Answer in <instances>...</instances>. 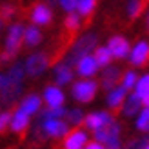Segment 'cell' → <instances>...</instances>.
Returning a JSON list of instances; mask_svg holds the SVG:
<instances>
[{"instance_id": "3", "label": "cell", "mask_w": 149, "mask_h": 149, "mask_svg": "<svg viewBox=\"0 0 149 149\" xmlns=\"http://www.w3.org/2000/svg\"><path fill=\"white\" fill-rule=\"evenodd\" d=\"M69 129V124L64 118H47V120H38L35 127V136L38 140H62Z\"/></svg>"}, {"instance_id": "25", "label": "cell", "mask_w": 149, "mask_h": 149, "mask_svg": "<svg viewBox=\"0 0 149 149\" xmlns=\"http://www.w3.org/2000/svg\"><path fill=\"white\" fill-rule=\"evenodd\" d=\"M93 56L96 58V62H98V65H100V69H104V68H107V65H111L115 60H113V55L109 53V49H107V46H96V49L93 51Z\"/></svg>"}, {"instance_id": "33", "label": "cell", "mask_w": 149, "mask_h": 149, "mask_svg": "<svg viewBox=\"0 0 149 149\" xmlns=\"http://www.w3.org/2000/svg\"><path fill=\"white\" fill-rule=\"evenodd\" d=\"M149 142V135H140L136 138H131L127 144L124 146V149H144V146Z\"/></svg>"}, {"instance_id": "12", "label": "cell", "mask_w": 149, "mask_h": 149, "mask_svg": "<svg viewBox=\"0 0 149 149\" xmlns=\"http://www.w3.org/2000/svg\"><path fill=\"white\" fill-rule=\"evenodd\" d=\"M74 74H78L80 78H95L96 74H100V65L96 62L93 55H86L74 64Z\"/></svg>"}, {"instance_id": "13", "label": "cell", "mask_w": 149, "mask_h": 149, "mask_svg": "<svg viewBox=\"0 0 149 149\" xmlns=\"http://www.w3.org/2000/svg\"><path fill=\"white\" fill-rule=\"evenodd\" d=\"M120 78H122V69L118 68L116 64H111L107 65V68L100 69V89H104V91H109V89L116 87L118 84H120Z\"/></svg>"}, {"instance_id": "31", "label": "cell", "mask_w": 149, "mask_h": 149, "mask_svg": "<svg viewBox=\"0 0 149 149\" xmlns=\"http://www.w3.org/2000/svg\"><path fill=\"white\" fill-rule=\"evenodd\" d=\"M65 111H68V107H46L38 113V120H47V118H64L65 116Z\"/></svg>"}, {"instance_id": "39", "label": "cell", "mask_w": 149, "mask_h": 149, "mask_svg": "<svg viewBox=\"0 0 149 149\" xmlns=\"http://www.w3.org/2000/svg\"><path fill=\"white\" fill-rule=\"evenodd\" d=\"M142 104H144V107H149V96H147V98H144V100H142Z\"/></svg>"}, {"instance_id": "41", "label": "cell", "mask_w": 149, "mask_h": 149, "mask_svg": "<svg viewBox=\"0 0 149 149\" xmlns=\"http://www.w3.org/2000/svg\"><path fill=\"white\" fill-rule=\"evenodd\" d=\"M2 27H4V22L0 20V33H2Z\"/></svg>"}, {"instance_id": "5", "label": "cell", "mask_w": 149, "mask_h": 149, "mask_svg": "<svg viewBox=\"0 0 149 149\" xmlns=\"http://www.w3.org/2000/svg\"><path fill=\"white\" fill-rule=\"evenodd\" d=\"M122 124L115 120L111 122L109 125H106V127H102L98 131L93 133V140H96V142L104 144L107 149H124V142H122Z\"/></svg>"}, {"instance_id": "40", "label": "cell", "mask_w": 149, "mask_h": 149, "mask_svg": "<svg viewBox=\"0 0 149 149\" xmlns=\"http://www.w3.org/2000/svg\"><path fill=\"white\" fill-rule=\"evenodd\" d=\"M47 4L51 6V4H56V0H47Z\"/></svg>"}, {"instance_id": "37", "label": "cell", "mask_w": 149, "mask_h": 149, "mask_svg": "<svg viewBox=\"0 0 149 149\" xmlns=\"http://www.w3.org/2000/svg\"><path fill=\"white\" fill-rule=\"evenodd\" d=\"M84 149H107L104 144H100V142H96V140H91V142H89Z\"/></svg>"}, {"instance_id": "24", "label": "cell", "mask_w": 149, "mask_h": 149, "mask_svg": "<svg viewBox=\"0 0 149 149\" xmlns=\"http://www.w3.org/2000/svg\"><path fill=\"white\" fill-rule=\"evenodd\" d=\"M125 13L129 20H136L140 15L146 13V0H127L125 4Z\"/></svg>"}, {"instance_id": "38", "label": "cell", "mask_w": 149, "mask_h": 149, "mask_svg": "<svg viewBox=\"0 0 149 149\" xmlns=\"http://www.w3.org/2000/svg\"><path fill=\"white\" fill-rule=\"evenodd\" d=\"M144 27H146V31L149 33V9L144 13Z\"/></svg>"}, {"instance_id": "26", "label": "cell", "mask_w": 149, "mask_h": 149, "mask_svg": "<svg viewBox=\"0 0 149 149\" xmlns=\"http://www.w3.org/2000/svg\"><path fill=\"white\" fill-rule=\"evenodd\" d=\"M131 93H135L140 100H144L149 96V73H142L138 74V80L135 84V89H133Z\"/></svg>"}, {"instance_id": "29", "label": "cell", "mask_w": 149, "mask_h": 149, "mask_svg": "<svg viewBox=\"0 0 149 149\" xmlns=\"http://www.w3.org/2000/svg\"><path fill=\"white\" fill-rule=\"evenodd\" d=\"M96 4H98V0H78L77 13L80 15L82 18H87V17H91V15L95 13Z\"/></svg>"}, {"instance_id": "30", "label": "cell", "mask_w": 149, "mask_h": 149, "mask_svg": "<svg viewBox=\"0 0 149 149\" xmlns=\"http://www.w3.org/2000/svg\"><path fill=\"white\" fill-rule=\"evenodd\" d=\"M64 27L68 29L69 33H77L78 29L82 27V17L74 11V13H68L64 18Z\"/></svg>"}, {"instance_id": "10", "label": "cell", "mask_w": 149, "mask_h": 149, "mask_svg": "<svg viewBox=\"0 0 149 149\" xmlns=\"http://www.w3.org/2000/svg\"><path fill=\"white\" fill-rule=\"evenodd\" d=\"M27 17H29V20H31L33 26H36V27H46V26H49L51 22H53V9H51L49 4L38 2V4L31 6Z\"/></svg>"}, {"instance_id": "27", "label": "cell", "mask_w": 149, "mask_h": 149, "mask_svg": "<svg viewBox=\"0 0 149 149\" xmlns=\"http://www.w3.org/2000/svg\"><path fill=\"white\" fill-rule=\"evenodd\" d=\"M7 78L13 84H24L26 78V69H24V62H13L9 71H7Z\"/></svg>"}, {"instance_id": "23", "label": "cell", "mask_w": 149, "mask_h": 149, "mask_svg": "<svg viewBox=\"0 0 149 149\" xmlns=\"http://www.w3.org/2000/svg\"><path fill=\"white\" fill-rule=\"evenodd\" d=\"M133 120H135L133 125L140 135H149V107H142Z\"/></svg>"}, {"instance_id": "15", "label": "cell", "mask_w": 149, "mask_h": 149, "mask_svg": "<svg viewBox=\"0 0 149 149\" xmlns=\"http://www.w3.org/2000/svg\"><path fill=\"white\" fill-rule=\"evenodd\" d=\"M42 102L46 104V107H64L65 106V93L62 87L55 84H49L44 87L42 91Z\"/></svg>"}, {"instance_id": "7", "label": "cell", "mask_w": 149, "mask_h": 149, "mask_svg": "<svg viewBox=\"0 0 149 149\" xmlns=\"http://www.w3.org/2000/svg\"><path fill=\"white\" fill-rule=\"evenodd\" d=\"M116 118L113 115V111L109 109H96V111H91V113H86V118H84V125L82 127H86L87 131H98L102 127H106L109 125L111 122H115Z\"/></svg>"}, {"instance_id": "20", "label": "cell", "mask_w": 149, "mask_h": 149, "mask_svg": "<svg viewBox=\"0 0 149 149\" xmlns=\"http://www.w3.org/2000/svg\"><path fill=\"white\" fill-rule=\"evenodd\" d=\"M22 91H24V84H13L11 82V84L0 93V102L7 107H11L18 102V98L22 96Z\"/></svg>"}, {"instance_id": "6", "label": "cell", "mask_w": 149, "mask_h": 149, "mask_svg": "<svg viewBox=\"0 0 149 149\" xmlns=\"http://www.w3.org/2000/svg\"><path fill=\"white\" fill-rule=\"evenodd\" d=\"M51 68V56L44 51H36V53H31L26 62H24V69H26V77L31 78H38L44 73Z\"/></svg>"}, {"instance_id": "32", "label": "cell", "mask_w": 149, "mask_h": 149, "mask_svg": "<svg viewBox=\"0 0 149 149\" xmlns=\"http://www.w3.org/2000/svg\"><path fill=\"white\" fill-rule=\"evenodd\" d=\"M15 15H17V6L11 2H4L0 4V20L2 22H9Z\"/></svg>"}, {"instance_id": "36", "label": "cell", "mask_w": 149, "mask_h": 149, "mask_svg": "<svg viewBox=\"0 0 149 149\" xmlns=\"http://www.w3.org/2000/svg\"><path fill=\"white\" fill-rule=\"evenodd\" d=\"M9 84L11 82H9V78H7V73H0V93H2Z\"/></svg>"}, {"instance_id": "18", "label": "cell", "mask_w": 149, "mask_h": 149, "mask_svg": "<svg viewBox=\"0 0 149 149\" xmlns=\"http://www.w3.org/2000/svg\"><path fill=\"white\" fill-rule=\"evenodd\" d=\"M127 95H129V91H125L120 84L113 89H109V91H106V107L109 111H120V107H122V104H124Z\"/></svg>"}, {"instance_id": "22", "label": "cell", "mask_w": 149, "mask_h": 149, "mask_svg": "<svg viewBox=\"0 0 149 149\" xmlns=\"http://www.w3.org/2000/svg\"><path fill=\"white\" fill-rule=\"evenodd\" d=\"M84 118H86V111L82 107H69L65 111L64 120L69 124V127H82L84 125Z\"/></svg>"}, {"instance_id": "4", "label": "cell", "mask_w": 149, "mask_h": 149, "mask_svg": "<svg viewBox=\"0 0 149 149\" xmlns=\"http://www.w3.org/2000/svg\"><path fill=\"white\" fill-rule=\"evenodd\" d=\"M98 91H100V84L96 78H78L71 84V98L80 106L91 104L96 98Z\"/></svg>"}, {"instance_id": "42", "label": "cell", "mask_w": 149, "mask_h": 149, "mask_svg": "<svg viewBox=\"0 0 149 149\" xmlns=\"http://www.w3.org/2000/svg\"><path fill=\"white\" fill-rule=\"evenodd\" d=\"M144 149H149V142H147V144H146V146H144Z\"/></svg>"}, {"instance_id": "28", "label": "cell", "mask_w": 149, "mask_h": 149, "mask_svg": "<svg viewBox=\"0 0 149 149\" xmlns=\"http://www.w3.org/2000/svg\"><path fill=\"white\" fill-rule=\"evenodd\" d=\"M136 80H138V73H136V69H125V71H122V78H120V86L125 89V91H133L135 89V84H136Z\"/></svg>"}, {"instance_id": "16", "label": "cell", "mask_w": 149, "mask_h": 149, "mask_svg": "<svg viewBox=\"0 0 149 149\" xmlns=\"http://www.w3.org/2000/svg\"><path fill=\"white\" fill-rule=\"evenodd\" d=\"M31 125V116L27 113H24L22 109H15L11 111V124H9V131L15 135H24Z\"/></svg>"}, {"instance_id": "34", "label": "cell", "mask_w": 149, "mask_h": 149, "mask_svg": "<svg viewBox=\"0 0 149 149\" xmlns=\"http://www.w3.org/2000/svg\"><path fill=\"white\" fill-rule=\"evenodd\" d=\"M58 7L64 11V13H74L77 11V4L78 0H56Z\"/></svg>"}, {"instance_id": "8", "label": "cell", "mask_w": 149, "mask_h": 149, "mask_svg": "<svg viewBox=\"0 0 149 149\" xmlns=\"http://www.w3.org/2000/svg\"><path fill=\"white\" fill-rule=\"evenodd\" d=\"M127 62H129V65L133 69L144 68V65L149 62V38H140L135 44H131Z\"/></svg>"}, {"instance_id": "35", "label": "cell", "mask_w": 149, "mask_h": 149, "mask_svg": "<svg viewBox=\"0 0 149 149\" xmlns=\"http://www.w3.org/2000/svg\"><path fill=\"white\" fill-rule=\"evenodd\" d=\"M9 124H11V111H0V135L9 131Z\"/></svg>"}, {"instance_id": "17", "label": "cell", "mask_w": 149, "mask_h": 149, "mask_svg": "<svg viewBox=\"0 0 149 149\" xmlns=\"http://www.w3.org/2000/svg\"><path fill=\"white\" fill-rule=\"evenodd\" d=\"M44 107V102H42V96L36 95V93H29L26 96H22L20 102H18V109H22L24 113H27L29 116H35L38 115Z\"/></svg>"}, {"instance_id": "14", "label": "cell", "mask_w": 149, "mask_h": 149, "mask_svg": "<svg viewBox=\"0 0 149 149\" xmlns=\"http://www.w3.org/2000/svg\"><path fill=\"white\" fill-rule=\"evenodd\" d=\"M53 80H55V86L58 87H65V86H71L74 82V68L68 65L65 62L58 60L53 65Z\"/></svg>"}, {"instance_id": "2", "label": "cell", "mask_w": 149, "mask_h": 149, "mask_svg": "<svg viewBox=\"0 0 149 149\" xmlns=\"http://www.w3.org/2000/svg\"><path fill=\"white\" fill-rule=\"evenodd\" d=\"M24 29L26 26L20 24V22L9 24L6 33V40H4V51L0 53V64H9L20 53L22 46H24Z\"/></svg>"}, {"instance_id": "21", "label": "cell", "mask_w": 149, "mask_h": 149, "mask_svg": "<svg viewBox=\"0 0 149 149\" xmlns=\"http://www.w3.org/2000/svg\"><path fill=\"white\" fill-rule=\"evenodd\" d=\"M44 40V35H42V29L36 27V26H27L24 29V46L33 49V47H38Z\"/></svg>"}, {"instance_id": "1", "label": "cell", "mask_w": 149, "mask_h": 149, "mask_svg": "<svg viewBox=\"0 0 149 149\" xmlns=\"http://www.w3.org/2000/svg\"><path fill=\"white\" fill-rule=\"evenodd\" d=\"M98 46V35L95 31H87V33H82L80 36L73 40L71 47L68 49V53L62 56V62H65L68 65L74 68V64H77L82 56L86 55H93V51L96 49Z\"/></svg>"}, {"instance_id": "11", "label": "cell", "mask_w": 149, "mask_h": 149, "mask_svg": "<svg viewBox=\"0 0 149 149\" xmlns=\"http://www.w3.org/2000/svg\"><path fill=\"white\" fill-rule=\"evenodd\" d=\"M107 49L113 55V60H127L129 51H131V42L124 35H113L107 40Z\"/></svg>"}, {"instance_id": "19", "label": "cell", "mask_w": 149, "mask_h": 149, "mask_svg": "<svg viewBox=\"0 0 149 149\" xmlns=\"http://www.w3.org/2000/svg\"><path fill=\"white\" fill-rule=\"evenodd\" d=\"M142 107H144L142 100H140L135 93H129L127 96H125L122 107H120V115H122L124 118H135V116L138 115V111L142 109Z\"/></svg>"}, {"instance_id": "9", "label": "cell", "mask_w": 149, "mask_h": 149, "mask_svg": "<svg viewBox=\"0 0 149 149\" xmlns=\"http://www.w3.org/2000/svg\"><path fill=\"white\" fill-rule=\"evenodd\" d=\"M91 142V135L86 127H71L62 138V149H84Z\"/></svg>"}]
</instances>
